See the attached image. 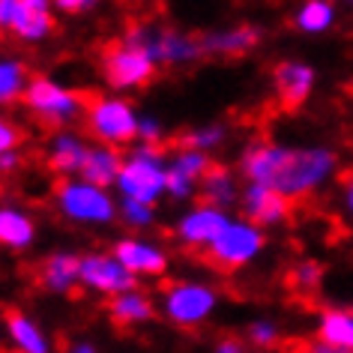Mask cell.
Here are the masks:
<instances>
[{
    "label": "cell",
    "instance_id": "1",
    "mask_svg": "<svg viewBox=\"0 0 353 353\" xmlns=\"http://www.w3.org/2000/svg\"><path fill=\"white\" fill-rule=\"evenodd\" d=\"M330 165L332 156L323 150H281L272 144H254L243 156V171L254 186H267L285 198L314 189Z\"/></svg>",
    "mask_w": 353,
    "mask_h": 353
},
{
    "label": "cell",
    "instance_id": "2",
    "mask_svg": "<svg viewBox=\"0 0 353 353\" xmlns=\"http://www.w3.org/2000/svg\"><path fill=\"white\" fill-rule=\"evenodd\" d=\"M159 153L162 150L150 144L147 150H141V153L132 159L129 165H123L120 171V189L126 192L129 201H138V204H150L159 192L168 186V174L159 168Z\"/></svg>",
    "mask_w": 353,
    "mask_h": 353
},
{
    "label": "cell",
    "instance_id": "3",
    "mask_svg": "<svg viewBox=\"0 0 353 353\" xmlns=\"http://www.w3.org/2000/svg\"><path fill=\"white\" fill-rule=\"evenodd\" d=\"M84 114H87V129L105 141L126 144V141L138 135V123L132 117L129 105L123 102H108V99H99V96L84 93Z\"/></svg>",
    "mask_w": 353,
    "mask_h": 353
},
{
    "label": "cell",
    "instance_id": "4",
    "mask_svg": "<svg viewBox=\"0 0 353 353\" xmlns=\"http://www.w3.org/2000/svg\"><path fill=\"white\" fill-rule=\"evenodd\" d=\"M258 249H261V234L254 231V228L231 225L219 240H213L207 245L201 258L216 270H234V267H240V263L249 261Z\"/></svg>",
    "mask_w": 353,
    "mask_h": 353
},
{
    "label": "cell",
    "instance_id": "5",
    "mask_svg": "<svg viewBox=\"0 0 353 353\" xmlns=\"http://www.w3.org/2000/svg\"><path fill=\"white\" fill-rule=\"evenodd\" d=\"M105 75L114 87H138L156 75V63L147 51L120 42V46H111L105 51Z\"/></svg>",
    "mask_w": 353,
    "mask_h": 353
},
{
    "label": "cell",
    "instance_id": "6",
    "mask_svg": "<svg viewBox=\"0 0 353 353\" xmlns=\"http://www.w3.org/2000/svg\"><path fill=\"white\" fill-rule=\"evenodd\" d=\"M24 99L48 123H63L75 117L78 108H84V93H69L63 87L46 81V78H33L30 87L24 90Z\"/></svg>",
    "mask_w": 353,
    "mask_h": 353
},
{
    "label": "cell",
    "instance_id": "7",
    "mask_svg": "<svg viewBox=\"0 0 353 353\" xmlns=\"http://www.w3.org/2000/svg\"><path fill=\"white\" fill-rule=\"evenodd\" d=\"M57 195H60L63 210L75 219L105 222V219H111V213H114L108 195H105L99 186H90V183H60Z\"/></svg>",
    "mask_w": 353,
    "mask_h": 353
},
{
    "label": "cell",
    "instance_id": "8",
    "mask_svg": "<svg viewBox=\"0 0 353 353\" xmlns=\"http://www.w3.org/2000/svg\"><path fill=\"white\" fill-rule=\"evenodd\" d=\"M312 69L303 63H281L276 69V93L279 102L285 111H296L299 105L308 99V90H312Z\"/></svg>",
    "mask_w": 353,
    "mask_h": 353
},
{
    "label": "cell",
    "instance_id": "9",
    "mask_svg": "<svg viewBox=\"0 0 353 353\" xmlns=\"http://www.w3.org/2000/svg\"><path fill=\"white\" fill-rule=\"evenodd\" d=\"M210 308H213V294L204 288L180 285V288H171V294H168V312H171V317L180 323L201 321Z\"/></svg>",
    "mask_w": 353,
    "mask_h": 353
},
{
    "label": "cell",
    "instance_id": "10",
    "mask_svg": "<svg viewBox=\"0 0 353 353\" xmlns=\"http://www.w3.org/2000/svg\"><path fill=\"white\" fill-rule=\"evenodd\" d=\"M81 279L87 285L99 288V290H129L135 285L132 272L117 261L108 258H87L81 261Z\"/></svg>",
    "mask_w": 353,
    "mask_h": 353
},
{
    "label": "cell",
    "instance_id": "11",
    "mask_svg": "<svg viewBox=\"0 0 353 353\" xmlns=\"http://www.w3.org/2000/svg\"><path fill=\"white\" fill-rule=\"evenodd\" d=\"M245 213H249L252 222L258 225H270V222H279V219H285L290 213V198L279 195V192H272L267 186H254L245 192Z\"/></svg>",
    "mask_w": 353,
    "mask_h": 353
},
{
    "label": "cell",
    "instance_id": "12",
    "mask_svg": "<svg viewBox=\"0 0 353 353\" xmlns=\"http://www.w3.org/2000/svg\"><path fill=\"white\" fill-rule=\"evenodd\" d=\"M228 228H231V225H228L225 213H219L216 207H204V210H198V213H192L186 222L180 225V236L186 243L210 245L213 240H219Z\"/></svg>",
    "mask_w": 353,
    "mask_h": 353
},
{
    "label": "cell",
    "instance_id": "13",
    "mask_svg": "<svg viewBox=\"0 0 353 353\" xmlns=\"http://www.w3.org/2000/svg\"><path fill=\"white\" fill-rule=\"evenodd\" d=\"M120 156L114 153L108 147H96V150H87V159H84V180L90 183V186H108L120 176Z\"/></svg>",
    "mask_w": 353,
    "mask_h": 353
},
{
    "label": "cell",
    "instance_id": "14",
    "mask_svg": "<svg viewBox=\"0 0 353 353\" xmlns=\"http://www.w3.org/2000/svg\"><path fill=\"white\" fill-rule=\"evenodd\" d=\"M51 30V15L46 0H21V10L15 15L12 33L24 39H39Z\"/></svg>",
    "mask_w": 353,
    "mask_h": 353
},
{
    "label": "cell",
    "instance_id": "15",
    "mask_svg": "<svg viewBox=\"0 0 353 353\" xmlns=\"http://www.w3.org/2000/svg\"><path fill=\"white\" fill-rule=\"evenodd\" d=\"M117 261L129 272H162L165 270L162 252L150 249V245H141V243H120L117 245Z\"/></svg>",
    "mask_w": 353,
    "mask_h": 353
},
{
    "label": "cell",
    "instance_id": "16",
    "mask_svg": "<svg viewBox=\"0 0 353 353\" xmlns=\"http://www.w3.org/2000/svg\"><path fill=\"white\" fill-rule=\"evenodd\" d=\"M261 33L254 28H236L231 33H216V37H207L201 42V48L204 51H219V54H243V51H249L258 46Z\"/></svg>",
    "mask_w": 353,
    "mask_h": 353
},
{
    "label": "cell",
    "instance_id": "17",
    "mask_svg": "<svg viewBox=\"0 0 353 353\" xmlns=\"http://www.w3.org/2000/svg\"><path fill=\"white\" fill-rule=\"evenodd\" d=\"M3 317H6V326H10L15 344L21 347V353H46V341L39 339V332L33 330V323L28 317H21L15 308H3Z\"/></svg>",
    "mask_w": 353,
    "mask_h": 353
},
{
    "label": "cell",
    "instance_id": "18",
    "mask_svg": "<svg viewBox=\"0 0 353 353\" xmlns=\"http://www.w3.org/2000/svg\"><path fill=\"white\" fill-rule=\"evenodd\" d=\"M321 341L332 344V347H341V350H353V317L341 314V312L323 314Z\"/></svg>",
    "mask_w": 353,
    "mask_h": 353
},
{
    "label": "cell",
    "instance_id": "19",
    "mask_svg": "<svg viewBox=\"0 0 353 353\" xmlns=\"http://www.w3.org/2000/svg\"><path fill=\"white\" fill-rule=\"evenodd\" d=\"M75 276H81V263L75 258H69V254H57V258H51L46 267H42V281L54 290L69 288V281Z\"/></svg>",
    "mask_w": 353,
    "mask_h": 353
},
{
    "label": "cell",
    "instance_id": "20",
    "mask_svg": "<svg viewBox=\"0 0 353 353\" xmlns=\"http://www.w3.org/2000/svg\"><path fill=\"white\" fill-rule=\"evenodd\" d=\"M204 198L213 204H231L234 201V180L222 165H210L204 171Z\"/></svg>",
    "mask_w": 353,
    "mask_h": 353
},
{
    "label": "cell",
    "instance_id": "21",
    "mask_svg": "<svg viewBox=\"0 0 353 353\" xmlns=\"http://www.w3.org/2000/svg\"><path fill=\"white\" fill-rule=\"evenodd\" d=\"M84 159H87V150L81 147V141L57 138L54 153H51V168H57V171H81Z\"/></svg>",
    "mask_w": 353,
    "mask_h": 353
},
{
    "label": "cell",
    "instance_id": "22",
    "mask_svg": "<svg viewBox=\"0 0 353 353\" xmlns=\"http://www.w3.org/2000/svg\"><path fill=\"white\" fill-rule=\"evenodd\" d=\"M33 236V225L12 210H0V243L6 245H28Z\"/></svg>",
    "mask_w": 353,
    "mask_h": 353
},
{
    "label": "cell",
    "instance_id": "23",
    "mask_svg": "<svg viewBox=\"0 0 353 353\" xmlns=\"http://www.w3.org/2000/svg\"><path fill=\"white\" fill-rule=\"evenodd\" d=\"M150 314H153V308H150V303L141 296H120L111 303L114 323H135V321H144Z\"/></svg>",
    "mask_w": 353,
    "mask_h": 353
},
{
    "label": "cell",
    "instance_id": "24",
    "mask_svg": "<svg viewBox=\"0 0 353 353\" xmlns=\"http://www.w3.org/2000/svg\"><path fill=\"white\" fill-rule=\"evenodd\" d=\"M24 66L19 63H0V102H12L21 93Z\"/></svg>",
    "mask_w": 353,
    "mask_h": 353
},
{
    "label": "cell",
    "instance_id": "25",
    "mask_svg": "<svg viewBox=\"0 0 353 353\" xmlns=\"http://www.w3.org/2000/svg\"><path fill=\"white\" fill-rule=\"evenodd\" d=\"M330 19H332V10L323 0H312V3H305V10L299 12V24H303L305 30H323L326 24H330Z\"/></svg>",
    "mask_w": 353,
    "mask_h": 353
},
{
    "label": "cell",
    "instance_id": "26",
    "mask_svg": "<svg viewBox=\"0 0 353 353\" xmlns=\"http://www.w3.org/2000/svg\"><path fill=\"white\" fill-rule=\"evenodd\" d=\"M219 138H222L219 129H204V132H189V135H183L180 144L183 147H207V144H216Z\"/></svg>",
    "mask_w": 353,
    "mask_h": 353
},
{
    "label": "cell",
    "instance_id": "27",
    "mask_svg": "<svg viewBox=\"0 0 353 353\" xmlns=\"http://www.w3.org/2000/svg\"><path fill=\"white\" fill-rule=\"evenodd\" d=\"M317 279H321V267H317V263H303V267L290 276V281H294L296 288H314Z\"/></svg>",
    "mask_w": 353,
    "mask_h": 353
},
{
    "label": "cell",
    "instance_id": "28",
    "mask_svg": "<svg viewBox=\"0 0 353 353\" xmlns=\"http://www.w3.org/2000/svg\"><path fill=\"white\" fill-rule=\"evenodd\" d=\"M168 189L174 192L176 198H183V195H189V189H192V176H186L180 171V168H171V171H168Z\"/></svg>",
    "mask_w": 353,
    "mask_h": 353
},
{
    "label": "cell",
    "instance_id": "29",
    "mask_svg": "<svg viewBox=\"0 0 353 353\" xmlns=\"http://www.w3.org/2000/svg\"><path fill=\"white\" fill-rule=\"evenodd\" d=\"M19 10H21V0H0V30H6V28L12 30Z\"/></svg>",
    "mask_w": 353,
    "mask_h": 353
},
{
    "label": "cell",
    "instance_id": "30",
    "mask_svg": "<svg viewBox=\"0 0 353 353\" xmlns=\"http://www.w3.org/2000/svg\"><path fill=\"white\" fill-rule=\"evenodd\" d=\"M21 141V135H19V129L15 126H10L6 120H0V156L3 153H10V150L15 147Z\"/></svg>",
    "mask_w": 353,
    "mask_h": 353
},
{
    "label": "cell",
    "instance_id": "31",
    "mask_svg": "<svg viewBox=\"0 0 353 353\" xmlns=\"http://www.w3.org/2000/svg\"><path fill=\"white\" fill-rule=\"evenodd\" d=\"M123 213H126V219L129 222H135V225H147L150 222L147 204H138V201H126V204H123Z\"/></svg>",
    "mask_w": 353,
    "mask_h": 353
},
{
    "label": "cell",
    "instance_id": "32",
    "mask_svg": "<svg viewBox=\"0 0 353 353\" xmlns=\"http://www.w3.org/2000/svg\"><path fill=\"white\" fill-rule=\"evenodd\" d=\"M252 335H254V341H261V344H272V341H276V332H272L270 326H254Z\"/></svg>",
    "mask_w": 353,
    "mask_h": 353
},
{
    "label": "cell",
    "instance_id": "33",
    "mask_svg": "<svg viewBox=\"0 0 353 353\" xmlns=\"http://www.w3.org/2000/svg\"><path fill=\"white\" fill-rule=\"evenodd\" d=\"M60 3V10H66V12H75V10H84L90 0H57Z\"/></svg>",
    "mask_w": 353,
    "mask_h": 353
},
{
    "label": "cell",
    "instance_id": "34",
    "mask_svg": "<svg viewBox=\"0 0 353 353\" xmlns=\"http://www.w3.org/2000/svg\"><path fill=\"white\" fill-rule=\"evenodd\" d=\"M219 353H243V350H240V344L236 341H225L222 347H219Z\"/></svg>",
    "mask_w": 353,
    "mask_h": 353
},
{
    "label": "cell",
    "instance_id": "35",
    "mask_svg": "<svg viewBox=\"0 0 353 353\" xmlns=\"http://www.w3.org/2000/svg\"><path fill=\"white\" fill-rule=\"evenodd\" d=\"M344 183H347V189H350V207H353V171L344 174Z\"/></svg>",
    "mask_w": 353,
    "mask_h": 353
},
{
    "label": "cell",
    "instance_id": "36",
    "mask_svg": "<svg viewBox=\"0 0 353 353\" xmlns=\"http://www.w3.org/2000/svg\"><path fill=\"white\" fill-rule=\"evenodd\" d=\"M75 353H93V347H78Z\"/></svg>",
    "mask_w": 353,
    "mask_h": 353
},
{
    "label": "cell",
    "instance_id": "37",
    "mask_svg": "<svg viewBox=\"0 0 353 353\" xmlns=\"http://www.w3.org/2000/svg\"><path fill=\"white\" fill-rule=\"evenodd\" d=\"M0 353H10V350H6V347H3V344H0Z\"/></svg>",
    "mask_w": 353,
    "mask_h": 353
}]
</instances>
